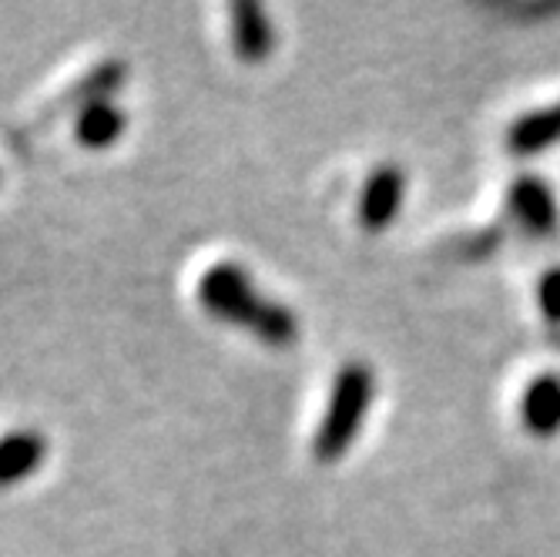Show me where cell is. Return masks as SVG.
<instances>
[{"mask_svg":"<svg viewBox=\"0 0 560 557\" xmlns=\"http://www.w3.org/2000/svg\"><path fill=\"white\" fill-rule=\"evenodd\" d=\"M198 299L212 316H219L232 326L252 329L269 346H289L299 336L295 313L279 306V302L262 299L242 266H232V263L212 266L198 279Z\"/></svg>","mask_w":560,"mask_h":557,"instance_id":"cell-1","label":"cell"},{"mask_svg":"<svg viewBox=\"0 0 560 557\" xmlns=\"http://www.w3.org/2000/svg\"><path fill=\"white\" fill-rule=\"evenodd\" d=\"M376 396V376L363 363H349L339 370L332 393H329V407L323 414V423L313 437V453L316 461L332 464L352 446V440L360 437V427L370 414V403Z\"/></svg>","mask_w":560,"mask_h":557,"instance_id":"cell-2","label":"cell"},{"mask_svg":"<svg viewBox=\"0 0 560 557\" xmlns=\"http://www.w3.org/2000/svg\"><path fill=\"white\" fill-rule=\"evenodd\" d=\"M402 195H406V175L396 165H383L366 178L363 198H360V222L370 232H383L399 206H402Z\"/></svg>","mask_w":560,"mask_h":557,"instance_id":"cell-3","label":"cell"},{"mask_svg":"<svg viewBox=\"0 0 560 557\" xmlns=\"http://www.w3.org/2000/svg\"><path fill=\"white\" fill-rule=\"evenodd\" d=\"M511 216L530 232V235H550L560 222V212H557V198L553 192L547 188L544 178L537 175H524L511 185Z\"/></svg>","mask_w":560,"mask_h":557,"instance_id":"cell-4","label":"cell"},{"mask_svg":"<svg viewBox=\"0 0 560 557\" xmlns=\"http://www.w3.org/2000/svg\"><path fill=\"white\" fill-rule=\"evenodd\" d=\"M232 44L238 50V58L248 65H259L272 55L276 27H272L266 8L248 4V0H242V4L232 8Z\"/></svg>","mask_w":560,"mask_h":557,"instance_id":"cell-5","label":"cell"},{"mask_svg":"<svg viewBox=\"0 0 560 557\" xmlns=\"http://www.w3.org/2000/svg\"><path fill=\"white\" fill-rule=\"evenodd\" d=\"M521 420L534 437L560 433V376H537L521 396Z\"/></svg>","mask_w":560,"mask_h":557,"instance_id":"cell-6","label":"cell"},{"mask_svg":"<svg viewBox=\"0 0 560 557\" xmlns=\"http://www.w3.org/2000/svg\"><path fill=\"white\" fill-rule=\"evenodd\" d=\"M44 437L37 430H14L0 437V487L31 477L44 464Z\"/></svg>","mask_w":560,"mask_h":557,"instance_id":"cell-7","label":"cell"},{"mask_svg":"<svg viewBox=\"0 0 560 557\" xmlns=\"http://www.w3.org/2000/svg\"><path fill=\"white\" fill-rule=\"evenodd\" d=\"M557 141H560V101L540 112L521 115L511 125V131H506V144H511L514 155H537V151H544Z\"/></svg>","mask_w":560,"mask_h":557,"instance_id":"cell-8","label":"cell"},{"mask_svg":"<svg viewBox=\"0 0 560 557\" xmlns=\"http://www.w3.org/2000/svg\"><path fill=\"white\" fill-rule=\"evenodd\" d=\"M125 131V115L112 101H88L84 112L78 115V141L84 148H112Z\"/></svg>","mask_w":560,"mask_h":557,"instance_id":"cell-9","label":"cell"},{"mask_svg":"<svg viewBox=\"0 0 560 557\" xmlns=\"http://www.w3.org/2000/svg\"><path fill=\"white\" fill-rule=\"evenodd\" d=\"M540 310L553 326H560V269H550L540 279Z\"/></svg>","mask_w":560,"mask_h":557,"instance_id":"cell-10","label":"cell"}]
</instances>
